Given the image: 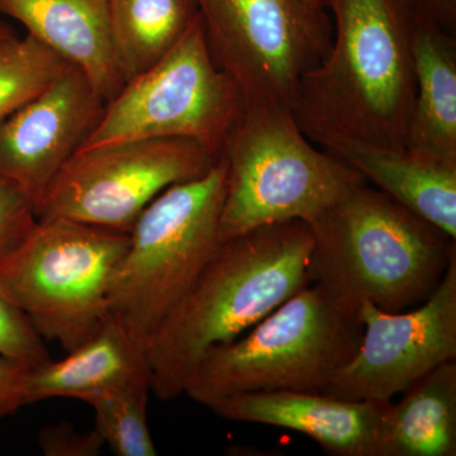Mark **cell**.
<instances>
[{"label": "cell", "instance_id": "cell-1", "mask_svg": "<svg viewBox=\"0 0 456 456\" xmlns=\"http://www.w3.org/2000/svg\"><path fill=\"white\" fill-rule=\"evenodd\" d=\"M334 37L299 82L292 114L318 146L350 140L406 150L416 97L415 16L403 0H320Z\"/></svg>", "mask_w": 456, "mask_h": 456}, {"label": "cell", "instance_id": "cell-2", "mask_svg": "<svg viewBox=\"0 0 456 456\" xmlns=\"http://www.w3.org/2000/svg\"><path fill=\"white\" fill-rule=\"evenodd\" d=\"M314 244V231L301 220L265 224L221 241L147 344L156 397H179L207 353L236 340L310 285Z\"/></svg>", "mask_w": 456, "mask_h": 456}, {"label": "cell", "instance_id": "cell-3", "mask_svg": "<svg viewBox=\"0 0 456 456\" xmlns=\"http://www.w3.org/2000/svg\"><path fill=\"white\" fill-rule=\"evenodd\" d=\"M310 226L312 283L387 312L424 303L456 255V239L368 182Z\"/></svg>", "mask_w": 456, "mask_h": 456}, {"label": "cell", "instance_id": "cell-4", "mask_svg": "<svg viewBox=\"0 0 456 456\" xmlns=\"http://www.w3.org/2000/svg\"><path fill=\"white\" fill-rule=\"evenodd\" d=\"M360 303L311 283L253 327L245 338L207 353L184 393L208 406L250 392H325L362 342Z\"/></svg>", "mask_w": 456, "mask_h": 456}, {"label": "cell", "instance_id": "cell-5", "mask_svg": "<svg viewBox=\"0 0 456 456\" xmlns=\"http://www.w3.org/2000/svg\"><path fill=\"white\" fill-rule=\"evenodd\" d=\"M222 158L227 174L221 241L278 222L310 224L367 182L349 165L317 149L292 112L281 108L246 107Z\"/></svg>", "mask_w": 456, "mask_h": 456}, {"label": "cell", "instance_id": "cell-6", "mask_svg": "<svg viewBox=\"0 0 456 456\" xmlns=\"http://www.w3.org/2000/svg\"><path fill=\"white\" fill-rule=\"evenodd\" d=\"M226 174L221 156L206 175L156 197L128 233L110 287V316L145 349L221 244Z\"/></svg>", "mask_w": 456, "mask_h": 456}, {"label": "cell", "instance_id": "cell-7", "mask_svg": "<svg viewBox=\"0 0 456 456\" xmlns=\"http://www.w3.org/2000/svg\"><path fill=\"white\" fill-rule=\"evenodd\" d=\"M130 235L51 218L0 270V297L22 312L44 340L77 349L110 317V292Z\"/></svg>", "mask_w": 456, "mask_h": 456}, {"label": "cell", "instance_id": "cell-8", "mask_svg": "<svg viewBox=\"0 0 456 456\" xmlns=\"http://www.w3.org/2000/svg\"><path fill=\"white\" fill-rule=\"evenodd\" d=\"M244 113L241 92L216 65L200 16L167 55L106 102L79 150L123 141L187 139L221 159Z\"/></svg>", "mask_w": 456, "mask_h": 456}, {"label": "cell", "instance_id": "cell-9", "mask_svg": "<svg viewBox=\"0 0 456 456\" xmlns=\"http://www.w3.org/2000/svg\"><path fill=\"white\" fill-rule=\"evenodd\" d=\"M216 65L246 107L292 112L299 82L325 59L334 37L316 0H197Z\"/></svg>", "mask_w": 456, "mask_h": 456}, {"label": "cell", "instance_id": "cell-10", "mask_svg": "<svg viewBox=\"0 0 456 456\" xmlns=\"http://www.w3.org/2000/svg\"><path fill=\"white\" fill-rule=\"evenodd\" d=\"M218 160L187 139L123 141L79 150L41 197L38 220L66 218L130 233L156 197L206 175Z\"/></svg>", "mask_w": 456, "mask_h": 456}, {"label": "cell", "instance_id": "cell-11", "mask_svg": "<svg viewBox=\"0 0 456 456\" xmlns=\"http://www.w3.org/2000/svg\"><path fill=\"white\" fill-rule=\"evenodd\" d=\"M359 317L364 327L359 349L323 393L347 401H392L456 360V255L421 307L387 312L362 301Z\"/></svg>", "mask_w": 456, "mask_h": 456}, {"label": "cell", "instance_id": "cell-12", "mask_svg": "<svg viewBox=\"0 0 456 456\" xmlns=\"http://www.w3.org/2000/svg\"><path fill=\"white\" fill-rule=\"evenodd\" d=\"M104 106L88 77L71 65L0 125V176L22 188L37 207L94 130Z\"/></svg>", "mask_w": 456, "mask_h": 456}, {"label": "cell", "instance_id": "cell-13", "mask_svg": "<svg viewBox=\"0 0 456 456\" xmlns=\"http://www.w3.org/2000/svg\"><path fill=\"white\" fill-rule=\"evenodd\" d=\"M391 402L347 401L323 392L273 391L228 395L207 407L228 421L301 432L329 455L382 456Z\"/></svg>", "mask_w": 456, "mask_h": 456}, {"label": "cell", "instance_id": "cell-14", "mask_svg": "<svg viewBox=\"0 0 456 456\" xmlns=\"http://www.w3.org/2000/svg\"><path fill=\"white\" fill-rule=\"evenodd\" d=\"M0 16L17 20L27 35L79 68L104 101L125 86L108 0H0Z\"/></svg>", "mask_w": 456, "mask_h": 456}, {"label": "cell", "instance_id": "cell-15", "mask_svg": "<svg viewBox=\"0 0 456 456\" xmlns=\"http://www.w3.org/2000/svg\"><path fill=\"white\" fill-rule=\"evenodd\" d=\"M140 382L151 383L145 346L110 316L97 334L69 351L66 358L29 368L26 402L50 398L86 402L99 392Z\"/></svg>", "mask_w": 456, "mask_h": 456}, {"label": "cell", "instance_id": "cell-16", "mask_svg": "<svg viewBox=\"0 0 456 456\" xmlns=\"http://www.w3.org/2000/svg\"><path fill=\"white\" fill-rule=\"evenodd\" d=\"M416 97L406 151L456 167V35L415 17Z\"/></svg>", "mask_w": 456, "mask_h": 456}, {"label": "cell", "instance_id": "cell-17", "mask_svg": "<svg viewBox=\"0 0 456 456\" xmlns=\"http://www.w3.org/2000/svg\"><path fill=\"white\" fill-rule=\"evenodd\" d=\"M321 149L358 171L374 188L456 239V167L430 163L401 150L350 140Z\"/></svg>", "mask_w": 456, "mask_h": 456}, {"label": "cell", "instance_id": "cell-18", "mask_svg": "<svg viewBox=\"0 0 456 456\" xmlns=\"http://www.w3.org/2000/svg\"><path fill=\"white\" fill-rule=\"evenodd\" d=\"M456 455V360L417 379L391 402L382 456Z\"/></svg>", "mask_w": 456, "mask_h": 456}, {"label": "cell", "instance_id": "cell-19", "mask_svg": "<svg viewBox=\"0 0 456 456\" xmlns=\"http://www.w3.org/2000/svg\"><path fill=\"white\" fill-rule=\"evenodd\" d=\"M108 9L126 82L167 55L200 17L197 0H108Z\"/></svg>", "mask_w": 456, "mask_h": 456}, {"label": "cell", "instance_id": "cell-20", "mask_svg": "<svg viewBox=\"0 0 456 456\" xmlns=\"http://www.w3.org/2000/svg\"><path fill=\"white\" fill-rule=\"evenodd\" d=\"M46 45L26 35L0 40V125L70 68Z\"/></svg>", "mask_w": 456, "mask_h": 456}, {"label": "cell", "instance_id": "cell-21", "mask_svg": "<svg viewBox=\"0 0 456 456\" xmlns=\"http://www.w3.org/2000/svg\"><path fill=\"white\" fill-rule=\"evenodd\" d=\"M151 383L140 382L99 392L86 399L94 410L95 428L118 456H156L147 425V399Z\"/></svg>", "mask_w": 456, "mask_h": 456}, {"label": "cell", "instance_id": "cell-22", "mask_svg": "<svg viewBox=\"0 0 456 456\" xmlns=\"http://www.w3.org/2000/svg\"><path fill=\"white\" fill-rule=\"evenodd\" d=\"M38 221L35 200L13 182L0 176V270L22 250Z\"/></svg>", "mask_w": 456, "mask_h": 456}, {"label": "cell", "instance_id": "cell-23", "mask_svg": "<svg viewBox=\"0 0 456 456\" xmlns=\"http://www.w3.org/2000/svg\"><path fill=\"white\" fill-rule=\"evenodd\" d=\"M0 353L36 367L50 360L45 340L22 312L0 297Z\"/></svg>", "mask_w": 456, "mask_h": 456}, {"label": "cell", "instance_id": "cell-24", "mask_svg": "<svg viewBox=\"0 0 456 456\" xmlns=\"http://www.w3.org/2000/svg\"><path fill=\"white\" fill-rule=\"evenodd\" d=\"M38 444L47 456H95L106 445L97 428L79 432L70 424L42 428Z\"/></svg>", "mask_w": 456, "mask_h": 456}, {"label": "cell", "instance_id": "cell-25", "mask_svg": "<svg viewBox=\"0 0 456 456\" xmlns=\"http://www.w3.org/2000/svg\"><path fill=\"white\" fill-rule=\"evenodd\" d=\"M28 365L0 353V417L12 415L26 406Z\"/></svg>", "mask_w": 456, "mask_h": 456}, {"label": "cell", "instance_id": "cell-26", "mask_svg": "<svg viewBox=\"0 0 456 456\" xmlns=\"http://www.w3.org/2000/svg\"><path fill=\"white\" fill-rule=\"evenodd\" d=\"M413 16L456 35V0H403Z\"/></svg>", "mask_w": 456, "mask_h": 456}, {"label": "cell", "instance_id": "cell-27", "mask_svg": "<svg viewBox=\"0 0 456 456\" xmlns=\"http://www.w3.org/2000/svg\"><path fill=\"white\" fill-rule=\"evenodd\" d=\"M13 35H16V33L13 31V28H12V27L9 26L4 20H3L2 16H0V40Z\"/></svg>", "mask_w": 456, "mask_h": 456}, {"label": "cell", "instance_id": "cell-28", "mask_svg": "<svg viewBox=\"0 0 456 456\" xmlns=\"http://www.w3.org/2000/svg\"><path fill=\"white\" fill-rule=\"evenodd\" d=\"M316 2H320V0H316Z\"/></svg>", "mask_w": 456, "mask_h": 456}]
</instances>
